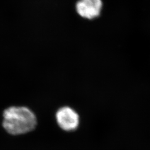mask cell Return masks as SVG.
<instances>
[{
	"label": "cell",
	"instance_id": "obj_2",
	"mask_svg": "<svg viewBox=\"0 0 150 150\" xmlns=\"http://www.w3.org/2000/svg\"><path fill=\"white\" fill-rule=\"evenodd\" d=\"M102 8V0H79L75 6L76 11L79 16L88 20L100 16Z\"/></svg>",
	"mask_w": 150,
	"mask_h": 150
},
{
	"label": "cell",
	"instance_id": "obj_1",
	"mask_svg": "<svg viewBox=\"0 0 150 150\" xmlns=\"http://www.w3.org/2000/svg\"><path fill=\"white\" fill-rule=\"evenodd\" d=\"M2 125L11 134H24L34 129L37 120L35 114L26 107H8L4 111Z\"/></svg>",
	"mask_w": 150,
	"mask_h": 150
},
{
	"label": "cell",
	"instance_id": "obj_3",
	"mask_svg": "<svg viewBox=\"0 0 150 150\" xmlns=\"http://www.w3.org/2000/svg\"><path fill=\"white\" fill-rule=\"evenodd\" d=\"M56 118L59 127L66 131H72L80 124L79 114L72 108L64 106L60 108L56 114Z\"/></svg>",
	"mask_w": 150,
	"mask_h": 150
}]
</instances>
